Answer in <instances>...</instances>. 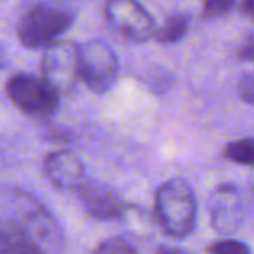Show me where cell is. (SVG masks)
Wrapping results in <instances>:
<instances>
[{
    "instance_id": "ba28073f",
    "label": "cell",
    "mask_w": 254,
    "mask_h": 254,
    "mask_svg": "<svg viewBox=\"0 0 254 254\" xmlns=\"http://www.w3.org/2000/svg\"><path fill=\"white\" fill-rule=\"evenodd\" d=\"M78 195L88 214L97 220H114L123 214V202L111 187L99 182L85 180L78 187Z\"/></svg>"
},
{
    "instance_id": "9c48e42d",
    "label": "cell",
    "mask_w": 254,
    "mask_h": 254,
    "mask_svg": "<svg viewBox=\"0 0 254 254\" xmlns=\"http://www.w3.org/2000/svg\"><path fill=\"white\" fill-rule=\"evenodd\" d=\"M44 171L47 178L61 190H73L85 182L81 161L69 151H57L45 157Z\"/></svg>"
},
{
    "instance_id": "5bb4252c",
    "label": "cell",
    "mask_w": 254,
    "mask_h": 254,
    "mask_svg": "<svg viewBox=\"0 0 254 254\" xmlns=\"http://www.w3.org/2000/svg\"><path fill=\"white\" fill-rule=\"evenodd\" d=\"M237 0H204L202 3V17L214 19V17H223L235 7Z\"/></svg>"
},
{
    "instance_id": "52a82bcc",
    "label": "cell",
    "mask_w": 254,
    "mask_h": 254,
    "mask_svg": "<svg viewBox=\"0 0 254 254\" xmlns=\"http://www.w3.org/2000/svg\"><path fill=\"white\" fill-rule=\"evenodd\" d=\"M209 218L213 228L221 235H232L241 228L244 221V202L235 185L221 184L211 192Z\"/></svg>"
},
{
    "instance_id": "9a60e30c",
    "label": "cell",
    "mask_w": 254,
    "mask_h": 254,
    "mask_svg": "<svg viewBox=\"0 0 254 254\" xmlns=\"http://www.w3.org/2000/svg\"><path fill=\"white\" fill-rule=\"evenodd\" d=\"M207 254H249V248L241 241L223 239L207 248Z\"/></svg>"
},
{
    "instance_id": "4fadbf2b",
    "label": "cell",
    "mask_w": 254,
    "mask_h": 254,
    "mask_svg": "<svg viewBox=\"0 0 254 254\" xmlns=\"http://www.w3.org/2000/svg\"><path fill=\"white\" fill-rule=\"evenodd\" d=\"M92 254H137L135 248L127 242L125 239H120V237H113V239H107V241L101 242L97 246Z\"/></svg>"
},
{
    "instance_id": "6da1fadb",
    "label": "cell",
    "mask_w": 254,
    "mask_h": 254,
    "mask_svg": "<svg viewBox=\"0 0 254 254\" xmlns=\"http://www.w3.org/2000/svg\"><path fill=\"white\" fill-rule=\"evenodd\" d=\"M73 9L56 2H40L21 14L17 21V38L31 51L52 47L74 23Z\"/></svg>"
},
{
    "instance_id": "d6986e66",
    "label": "cell",
    "mask_w": 254,
    "mask_h": 254,
    "mask_svg": "<svg viewBox=\"0 0 254 254\" xmlns=\"http://www.w3.org/2000/svg\"><path fill=\"white\" fill-rule=\"evenodd\" d=\"M9 66V56H7V51L0 45V69Z\"/></svg>"
},
{
    "instance_id": "44dd1931",
    "label": "cell",
    "mask_w": 254,
    "mask_h": 254,
    "mask_svg": "<svg viewBox=\"0 0 254 254\" xmlns=\"http://www.w3.org/2000/svg\"><path fill=\"white\" fill-rule=\"evenodd\" d=\"M251 199H253V206H254V178H253V184H251Z\"/></svg>"
},
{
    "instance_id": "e0dca14e",
    "label": "cell",
    "mask_w": 254,
    "mask_h": 254,
    "mask_svg": "<svg viewBox=\"0 0 254 254\" xmlns=\"http://www.w3.org/2000/svg\"><path fill=\"white\" fill-rule=\"evenodd\" d=\"M237 90L241 99L246 104H253L254 106V76L251 74H244V76L239 80Z\"/></svg>"
},
{
    "instance_id": "ac0fdd59",
    "label": "cell",
    "mask_w": 254,
    "mask_h": 254,
    "mask_svg": "<svg viewBox=\"0 0 254 254\" xmlns=\"http://www.w3.org/2000/svg\"><path fill=\"white\" fill-rule=\"evenodd\" d=\"M242 9L249 17H254V0H242Z\"/></svg>"
},
{
    "instance_id": "277c9868",
    "label": "cell",
    "mask_w": 254,
    "mask_h": 254,
    "mask_svg": "<svg viewBox=\"0 0 254 254\" xmlns=\"http://www.w3.org/2000/svg\"><path fill=\"white\" fill-rule=\"evenodd\" d=\"M10 102L31 118H51L59 107V94L44 80L33 74H14L5 85Z\"/></svg>"
},
{
    "instance_id": "30bf717a",
    "label": "cell",
    "mask_w": 254,
    "mask_h": 254,
    "mask_svg": "<svg viewBox=\"0 0 254 254\" xmlns=\"http://www.w3.org/2000/svg\"><path fill=\"white\" fill-rule=\"evenodd\" d=\"M0 254H44L19 221L0 220Z\"/></svg>"
},
{
    "instance_id": "5b68a950",
    "label": "cell",
    "mask_w": 254,
    "mask_h": 254,
    "mask_svg": "<svg viewBox=\"0 0 254 254\" xmlns=\"http://www.w3.org/2000/svg\"><path fill=\"white\" fill-rule=\"evenodd\" d=\"M104 16L116 33L133 42H145L157 30L152 16L137 0H107Z\"/></svg>"
},
{
    "instance_id": "ffe728a7",
    "label": "cell",
    "mask_w": 254,
    "mask_h": 254,
    "mask_svg": "<svg viewBox=\"0 0 254 254\" xmlns=\"http://www.w3.org/2000/svg\"><path fill=\"white\" fill-rule=\"evenodd\" d=\"M156 254H187V253H182L178 251V249H170V248H161L159 251H157Z\"/></svg>"
},
{
    "instance_id": "7c38bea8",
    "label": "cell",
    "mask_w": 254,
    "mask_h": 254,
    "mask_svg": "<svg viewBox=\"0 0 254 254\" xmlns=\"http://www.w3.org/2000/svg\"><path fill=\"white\" fill-rule=\"evenodd\" d=\"M223 156L235 164L254 168V137L232 140L230 144L225 147Z\"/></svg>"
},
{
    "instance_id": "8fae6325",
    "label": "cell",
    "mask_w": 254,
    "mask_h": 254,
    "mask_svg": "<svg viewBox=\"0 0 254 254\" xmlns=\"http://www.w3.org/2000/svg\"><path fill=\"white\" fill-rule=\"evenodd\" d=\"M189 24H190V17L187 14H175V16L168 17L157 28L156 33H154V38L159 44H175V42H180L187 35Z\"/></svg>"
},
{
    "instance_id": "8992f818",
    "label": "cell",
    "mask_w": 254,
    "mask_h": 254,
    "mask_svg": "<svg viewBox=\"0 0 254 254\" xmlns=\"http://www.w3.org/2000/svg\"><path fill=\"white\" fill-rule=\"evenodd\" d=\"M42 78L57 92H73L80 83L78 73V45L71 42H57L42 57Z\"/></svg>"
},
{
    "instance_id": "3957f363",
    "label": "cell",
    "mask_w": 254,
    "mask_h": 254,
    "mask_svg": "<svg viewBox=\"0 0 254 254\" xmlns=\"http://www.w3.org/2000/svg\"><path fill=\"white\" fill-rule=\"evenodd\" d=\"M80 83L97 94L114 87L120 74V61L113 49L102 40H88L78 45Z\"/></svg>"
},
{
    "instance_id": "2e32d148",
    "label": "cell",
    "mask_w": 254,
    "mask_h": 254,
    "mask_svg": "<svg viewBox=\"0 0 254 254\" xmlns=\"http://www.w3.org/2000/svg\"><path fill=\"white\" fill-rule=\"evenodd\" d=\"M145 81L154 92H164L171 85V74L163 67H152L145 76Z\"/></svg>"
},
{
    "instance_id": "7a4b0ae2",
    "label": "cell",
    "mask_w": 254,
    "mask_h": 254,
    "mask_svg": "<svg viewBox=\"0 0 254 254\" xmlns=\"http://www.w3.org/2000/svg\"><path fill=\"white\" fill-rule=\"evenodd\" d=\"M154 209L157 221L166 234L182 239L194 230L197 202L190 185L182 178L168 180L157 189Z\"/></svg>"
}]
</instances>
